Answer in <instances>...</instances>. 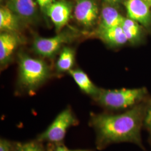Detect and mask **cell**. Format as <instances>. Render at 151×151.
I'll list each match as a JSON object with an SVG mask.
<instances>
[{"mask_svg":"<svg viewBox=\"0 0 151 151\" xmlns=\"http://www.w3.org/2000/svg\"><path fill=\"white\" fill-rule=\"evenodd\" d=\"M146 106L139 104L118 114L101 113L91 115L90 124L96 134L99 150L116 143L128 142L144 149L141 130Z\"/></svg>","mask_w":151,"mask_h":151,"instance_id":"cell-1","label":"cell"},{"mask_svg":"<svg viewBox=\"0 0 151 151\" xmlns=\"http://www.w3.org/2000/svg\"><path fill=\"white\" fill-rule=\"evenodd\" d=\"M147 95L145 87L100 90L95 97L100 105L113 110L130 109L139 104Z\"/></svg>","mask_w":151,"mask_h":151,"instance_id":"cell-2","label":"cell"},{"mask_svg":"<svg viewBox=\"0 0 151 151\" xmlns=\"http://www.w3.org/2000/svg\"><path fill=\"white\" fill-rule=\"evenodd\" d=\"M50 74L48 65L42 60L26 54L19 59V82L28 91L34 92L40 86Z\"/></svg>","mask_w":151,"mask_h":151,"instance_id":"cell-3","label":"cell"},{"mask_svg":"<svg viewBox=\"0 0 151 151\" xmlns=\"http://www.w3.org/2000/svg\"><path fill=\"white\" fill-rule=\"evenodd\" d=\"M78 124V121L71 109L66 108L57 116L48 128L39 135L38 140L40 142L47 141L60 143L64 139L68 128Z\"/></svg>","mask_w":151,"mask_h":151,"instance_id":"cell-4","label":"cell"},{"mask_svg":"<svg viewBox=\"0 0 151 151\" xmlns=\"http://www.w3.org/2000/svg\"><path fill=\"white\" fill-rule=\"evenodd\" d=\"M69 39L68 34L65 32H60L50 38L37 37L33 41L32 48L38 55L45 58H51L68 42Z\"/></svg>","mask_w":151,"mask_h":151,"instance_id":"cell-5","label":"cell"},{"mask_svg":"<svg viewBox=\"0 0 151 151\" xmlns=\"http://www.w3.org/2000/svg\"><path fill=\"white\" fill-rule=\"evenodd\" d=\"M99 13V7L95 0H76L74 16L83 27H93L97 22Z\"/></svg>","mask_w":151,"mask_h":151,"instance_id":"cell-6","label":"cell"},{"mask_svg":"<svg viewBox=\"0 0 151 151\" xmlns=\"http://www.w3.org/2000/svg\"><path fill=\"white\" fill-rule=\"evenodd\" d=\"M45 11L54 24L55 30L60 32L69 22L72 7L69 2L60 0L53 2L47 7Z\"/></svg>","mask_w":151,"mask_h":151,"instance_id":"cell-7","label":"cell"},{"mask_svg":"<svg viewBox=\"0 0 151 151\" xmlns=\"http://www.w3.org/2000/svg\"><path fill=\"white\" fill-rule=\"evenodd\" d=\"M124 5L128 17L146 28L151 27L150 6L143 0H125Z\"/></svg>","mask_w":151,"mask_h":151,"instance_id":"cell-8","label":"cell"},{"mask_svg":"<svg viewBox=\"0 0 151 151\" xmlns=\"http://www.w3.org/2000/svg\"><path fill=\"white\" fill-rule=\"evenodd\" d=\"M6 6L22 22H32L37 16V5L34 0H7Z\"/></svg>","mask_w":151,"mask_h":151,"instance_id":"cell-9","label":"cell"},{"mask_svg":"<svg viewBox=\"0 0 151 151\" xmlns=\"http://www.w3.org/2000/svg\"><path fill=\"white\" fill-rule=\"evenodd\" d=\"M22 42L17 33L1 32L0 34V63L7 65L15 51Z\"/></svg>","mask_w":151,"mask_h":151,"instance_id":"cell-10","label":"cell"},{"mask_svg":"<svg viewBox=\"0 0 151 151\" xmlns=\"http://www.w3.org/2000/svg\"><path fill=\"white\" fill-rule=\"evenodd\" d=\"M124 17L113 6L106 4L101 12L100 22L98 30L121 26Z\"/></svg>","mask_w":151,"mask_h":151,"instance_id":"cell-11","label":"cell"},{"mask_svg":"<svg viewBox=\"0 0 151 151\" xmlns=\"http://www.w3.org/2000/svg\"><path fill=\"white\" fill-rule=\"evenodd\" d=\"M20 19L7 6L0 7L1 32L17 33L20 29Z\"/></svg>","mask_w":151,"mask_h":151,"instance_id":"cell-12","label":"cell"},{"mask_svg":"<svg viewBox=\"0 0 151 151\" xmlns=\"http://www.w3.org/2000/svg\"><path fill=\"white\" fill-rule=\"evenodd\" d=\"M97 35L104 42L111 47H120L128 42L121 26L97 30Z\"/></svg>","mask_w":151,"mask_h":151,"instance_id":"cell-13","label":"cell"},{"mask_svg":"<svg viewBox=\"0 0 151 151\" xmlns=\"http://www.w3.org/2000/svg\"><path fill=\"white\" fill-rule=\"evenodd\" d=\"M68 72L82 91L94 97L97 96L100 89L93 84L85 72L80 69H72Z\"/></svg>","mask_w":151,"mask_h":151,"instance_id":"cell-14","label":"cell"},{"mask_svg":"<svg viewBox=\"0 0 151 151\" xmlns=\"http://www.w3.org/2000/svg\"><path fill=\"white\" fill-rule=\"evenodd\" d=\"M75 52L70 47H65L61 52L55 64L56 69L59 72H69L75 63Z\"/></svg>","mask_w":151,"mask_h":151,"instance_id":"cell-15","label":"cell"},{"mask_svg":"<svg viewBox=\"0 0 151 151\" xmlns=\"http://www.w3.org/2000/svg\"><path fill=\"white\" fill-rule=\"evenodd\" d=\"M128 42H137L141 37L142 30L140 25L138 22L130 19L124 17L121 25Z\"/></svg>","mask_w":151,"mask_h":151,"instance_id":"cell-16","label":"cell"},{"mask_svg":"<svg viewBox=\"0 0 151 151\" xmlns=\"http://www.w3.org/2000/svg\"><path fill=\"white\" fill-rule=\"evenodd\" d=\"M40 142H30L22 144L23 151H44L43 147L40 143Z\"/></svg>","mask_w":151,"mask_h":151,"instance_id":"cell-17","label":"cell"},{"mask_svg":"<svg viewBox=\"0 0 151 151\" xmlns=\"http://www.w3.org/2000/svg\"><path fill=\"white\" fill-rule=\"evenodd\" d=\"M143 127L147 130L150 133H151V100L148 106H146Z\"/></svg>","mask_w":151,"mask_h":151,"instance_id":"cell-18","label":"cell"},{"mask_svg":"<svg viewBox=\"0 0 151 151\" xmlns=\"http://www.w3.org/2000/svg\"><path fill=\"white\" fill-rule=\"evenodd\" d=\"M13 146L9 140L1 139L0 140V151H11Z\"/></svg>","mask_w":151,"mask_h":151,"instance_id":"cell-19","label":"cell"},{"mask_svg":"<svg viewBox=\"0 0 151 151\" xmlns=\"http://www.w3.org/2000/svg\"><path fill=\"white\" fill-rule=\"evenodd\" d=\"M40 7L44 10H45L47 7L54 2V0H36Z\"/></svg>","mask_w":151,"mask_h":151,"instance_id":"cell-20","label":"cell"},{"mask_svg":"<svg viewBox=\"0 0 151 151\" xmlns=\"http://www.w3.org/2000/svg\"><path fill=\"white\" fill-rule=\"evenodd\" d=\"M53 151H92L91 150H72L67 148L66 147L61 145L56 146L54 149Z\"/></svg>","mask_w":151,"mask_h":151,"instance_id":"cell-21","label":"cell"},{"mask_svg":"<svg viewBox=\"0 0 151 151\" xmlns=\"http://www.w3.org/2000/svg\"><path fill=\"white\" fill-rule=\"evenodd\" d=\"M105 4H107L109 5L114 6L119 5V4H121L122 2L124 3L125 0H103Z\"/></svg>","mask_w":151,"mask_h":151,"instance_id":"cell-22","label":"cell"},{"mask_svg":"<svg viewBox=\"0 0 151 151\" xmlns=\"http://www.w3.org/2000/svg\"><path fill=\"white\" fill-rule=\"evenodd\" d=\"M11 151H23L22 148V143H17L13 146Z\"/></svg>","mask_w":151,"mask_h":151,"instance_id":"cell-23","label":"cell"},{"mask_svg":"<svg viewBox=\"0 0 151 151\" xmlns=\"http://www.w3.org/2000/svg\"><path fill=\"white\" fill-rule=\"evenodd\" d=\"M151 7V0H143Z\"/></svg>","mask_w":151,"mask_h":151,"instance_id":"cell-24","label":"cell"},{"mask_svg":"<svg viewBox=\"0 0 151 151\" xmlns=\"http://www.w3.org/2000/svg\"><path fill=\"white\" fill-rule=\"evenodd\" d=\"M150 144H151V133H150Z\"/></svg>","mask_w":151,"mask_h":151,"instance_id":"cell-25","label":"cell"},{"mask_svg":"<svg viewBox=\"0 0 151 151\" xmlns=\"http://www.w3.org/2000/svg\"><path fill=\"white\" fill-rule=\"evenodd\" d=\"M48 151H53V150H49Z\"/></svg>","mask_w":151,"mask_h":151,"instance_id":"cell-26","label":"cell"},{"mask_svg":"<svg viewBox=\"0 0 151 151\" xmlns=\"http://www.w3.org/2000/svg\"><path fill=\"white\" fill-rule=\"evenodd\" d=\"M0 1H1V2H3V1H4V0H0Z\"/></svg>","mask_w":151,"mask_h":151,"instance_id":"cell-27","label":"cell"}]
</instances>
